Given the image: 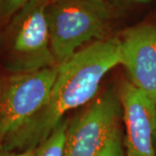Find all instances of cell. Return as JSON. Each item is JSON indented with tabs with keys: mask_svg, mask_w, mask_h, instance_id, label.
Returning a JSON list of instances; mask_svg holds the SVG:
<instances>
[{
	"mask_svg": "<svg viewBox=\"0 0 156 156\" xmlns=\"http://www.w3.org/2000/svg\"><path fill=\"white\" fill-rule=\"evenodd\" d=\"M120 65L118 35L88 45L58 66L44 104L3 145L7 150L36 149L50 136L66 113L95 99L107 74Z\"/></svg>",
	"mask_w": 156,
	"mask_h": 156,
	"instance_id": "cell-1",
	"label": "cell"
},
{
	"mask_svg": "<svg viewBox=\"0 0 156 156\" xmlns=\"http://www.w3.org/2000/svg\"><path fill=\"white\" fill-rule=\"evenodd\" d=\"M30 0H0V23L9 21Z\"/></svg>",
	"mask_w": 156,
	"mask_h": 156,
	"instance_id": "cell-10",
	"label": "cell"
},
{
	"mask_svg": "<svg viewBox=\"0 0 156 156\" xmlns=\"http://www.w3.org/2000/svg\"><path fill=\"white\" fill-rule=\"evenodd\" d=\"M35 149L26 151L7 150L5 148H0V156H33Z\"/></svg>",
	"mask_w": 156,
	"mask_h": 156,
	"instance_id": "cell-12",
	"label": "cell"
},
{
	"mask_svg": "<svg viewBox=\"0 0 156 156\" xmlns=\"http://www.w3.org/2000/svg\"><path fill=\"white\" fill-rule=\"evenodd\" d=\"M2 83H3V82L0 79V93H1V89H2Z\"/></svg>",
	"mask_w": 156,
	"mask_h": 156,
	"instance_id": "cell-13",
	"label": "cell"
},
{
	"mask_svg": "<svg viewBox=\"0 0 156 156\" xmlns=\"http://www.w3.org/2000/svg\"><path fill=\"white\" fill-rule=\"evenodd\" d=\"M120 14L103 0H50L47 20L57 66L84 47L113 37Z\"/></svg>",
	"mask_w": 156,
	"mask_h": 156,
	"instance_id": "cell-2",
	"label": "cell"
},
{
	"mask_svg": "<svg viewBox=\"0 0 156 156\" xmlns=\"http://www.w3.org/2000/svg\"><path fill=\"white\" fill-rule=\"evenodd\" d=\"M98 156H126L123 144V132L122 124L118 126L108 140L106 146Z\"/></svg>",
	"mask_w": 156,
	"mask_h": 156,
	"instance_id": "cell-9",
	"label": "cell"
},
{
	"mask_svg": "<svg viewBox=\"0 0 156 156\" xmlns=\"http://www.w3.org/2000/svg\"><path fill=\"white\" fill-rule=\"evenodd\" d=\"M127 81L156 104V23L144 22L118 35Z\"/></svg>",
	"mask_w": 156,
	"mask_h": 156,
	"instance_id": "cell-6",
	"label": "cell"
},
{
	"mask_svg": "<svg viewBox=\"0 0 156 156\" xmlns=\"http://www.w3.org/2000/svg\"><path fill=\"white\" fill-rule=\"evenodd\" d=\"M122 122L119 92L108 89L69 121L63 156H98Z\"/></svg>",
	"mask_w": 156,
	"mask_h": 156,
	"instance_id": "cell-4",
	"label": "cell"
},
{
	"mask_svg": "<svg viewBox=\"0 0 156 156\" xmlns=\"http://www.w3.org/2000/svg\"><path fill=\"white\" fill-rule=\"evenodd\" d=\"M50 0H30L9 20L2 62L9 76L57 66L50 45L47 7Z\"/></svg>",
	"mask_w": 156,
	"mask_h": 156,
	"instance_id": "cell-3",
	"label": "cell"
},
{
	"mask_svg": "<svg viewBox=\"0 0 156 156\" xmlns=\"http://www.w3.org/2000/svg\"><path fill=\"white\" fill-rule=\"evenodd\" d=\"M58 66L30 74L9 76L0 93V148L6 138L44 104L56 80Z\"/></svg>",
	"mask_w": 156,
	"mask_h": 156,
	"instance_id": "cell-5",
	"label": "cell"
},
{
	"mask_svg": "<svg viewBox=\"0 0 156 156\" xmlns=\"http://www.w3.org/2000/svg\"><path fill=\"white\" fill-rule=\"evenodd\" d=\"M155 146H156V140H155Z\"/></svg>",
	"mask_w": 156,
	"mask_h": 156,
	"instance_id": "cell-14",
	"label": "cell"
},
{
	"mask_svg": "<svg viewBox=\"0 0 156 156\" xmlns=\"http://www.w3.org/2000/svg\"><path fill=\"white\" fill-rule=\"evenodd\" d=\"M103 1L122 13L128 8L140 5H145L149 3L151 0H103Z\"/></svg>",
	"mask_w": 156,
	"mask_h": 156,
	"instance_id": "cell-11",
	"label": "cell"
},
{
	"mask_svg": "<svg viewBox=\"0 0 156 156\" xmlns=\"http://www.w3.org/2000/svg\"><path fill=\"white\" fill-rule=\"evenodd\" d=\"M69 120L58 124L50 136L35 149L33 156H63Z\"/></svg>",
	"mask_w": 156,
	"mask_h": 156,
	"instance_id": "cell-8",
	"label": "cell"
},
{
	"mask_svg": "<svg viewBox=\"0 0 156 156\" xmlns=\"http://www.w3.org/2000/svg\"><path fill=\"white\" fill-rule=\"evenodd\" d=\"M118 92L125 126V155L156 156V104L127 80Z\"/></svg>",
	"mask_w": 156,
	"mask_h": 156,
	"instance_id": "cell-7",
	"label": "cell"
}]
</instances>
